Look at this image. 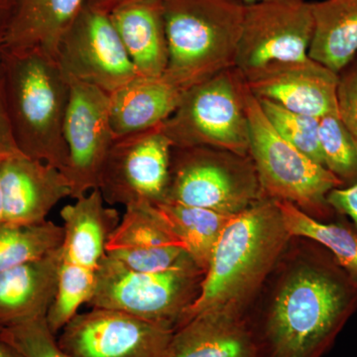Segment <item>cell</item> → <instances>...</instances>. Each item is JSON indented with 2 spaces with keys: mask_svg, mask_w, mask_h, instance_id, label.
Returning a JSON list of instances; mask_svg holds the SVG:
<instances>
[{
  "mask_svg": "<svg viewBox=\"0 0 357 357\" xmlns=\"http://www.w3.org/2000/svg\"><path fill=\"white\" fill-rule=\"evenodd\" d=\"M0 151L3 153L20 151L14 142L10 124L7 116L3 93H2L1 66H0Z\"/></svg>",
  "mask_w": 357,
  "mask_h": 357,
  "instance_id": "cell-33",
  "label": "cell"
},
{
  "mask_svg": "<svg viewBox=\"0 0 357 357\" xmlns=\"http://www.w3.org/2000/svg\"><path fill=\"white\" fill-rule=\"evenodd\" d=\"M262 197L250 156L210 147H173L165 201L234 215Z\"/></svg>",
  "mask_w": 357,
  "mask_h": 357,
  "instance_id": "cell-8",
  "label": "cell"
},
{
  "mask_svg": "<svg viewBox=\"0 0 357 357\" xmlns=\"http://www.w3.org/2000/svg\"><path fill=\"white\" fill-rule=\"evenodd\" d=\"M96 272L61 261L57 293L46 317L49 328L56 335L79 314V307L89 304L95 290Z\"/></svg>",
  "mask_w": 357,
  "mask_h": 357,
  "instance_id": "cell-27",
  "label": "cell"
},
{
  "mask_svg": "<svg viewBox=\"0 0 357 357\" xmlns=\"http://www.w3.org/2000/svg\"><path fill=\"white\" fill-rule=\"evenodd\" d=\"M109 16L137 76H163L168 44L162 0H131Z\"/></svg>",
  "mask_w": 357,
  "mask_h": 357,
  "instance_id": "cell-21",
  "label": "cell"
},
{
  "mask_svg": "<svg viewBox=\"0 0 357 357\" xmlns=\"http://www.w3.org/2000/svg\"><path fill=\"white\" fill-rule=\"evenodd\" d=\"M291 237L274 199L263 196L232 215L211 253L198 297L180 324L213 310L244 311Z\"/></svg>",
  "mask_w": 357,
  "mask_h": 357,
  "instance_id": "cell-2",
  "label": "cell"
},
{
  "mask_svg": "<svg viewBox=\"0 0 357 357\" xmlns=\"http://www.w3.org/2000/svg\"><path fill=\"white\" fill-rule=\"evenodd\" d=\"M68 76L112 95L137 77L109 14L84 3L59 44Z\"/></svg>",
  "mask_w": 357,
  "mask_h": 357,
  "instance_id": "cell-12",
  "label": "cell"
},
{
  "mask_svg": "<svg viewBox=\"0 0 357 357\" xmlns=\"http://www.w3.org/2000/svg\"><path fill=\"white\" fill-rule=\"evenodd\" d=\"M168 65L183 91L236 67L245 4L241 0H162Z\"/></svg>",
  "mask_w": 357,
  "mask_h": 357,
  "instance_id": "cell-4",
  "label": "cell"
},
{
  "mask_svg": "<svg viewBox=\"0 0 357 357\" xmlns=\"http://www.w3.org/2000/svg\"><path fill=\"white\" fill-rule=\"evenodd\" d=\"M176 328L114 310L79 312L58 344L70 357H170Z\"/></svg>",
  "mask_w": 357,
  "mask_h": 357,
  "instance_id": "cell-11",
  "label": "cell"
},
{
  "mask_svg": "<svg viewBox=\"0 0 357 357\" xmlns=\"http://www.w3.org/2000/svg\"><path fill=\"white\" fill-rule=\"evenodd\" d=\"M63 227L51 220L34 225L0 222V273L57 250Z\"/></svg>",
  "mask_w": 357,
  "mask_h": 357,
  "instance_id": "cell-26",
  "label": "cell"
},
{
  "mask_svg": "<svg viewBox=\"0 0 357 357\" xmlns=\"http://www.w3.org/2000/svg\"><path fill=\"white\" fill-rule=\"evenodd\" d=\"M9 18L8 0H0V52L3 43L4 35H6L7 23Z\"/></svg>",
  "mask_w": 357,
  "mask_h": 357,
  "instance_id": "cell-35",
  "label": "cell"
},
{
  "mask_svg": "<svg viewBox=\"0 0 357 357\" xmlns=\"http://www.w3.org/2000/svg\"><path fill=\"white\" fill-rule=\"evenodd\" d=\"M319 145L326 168L344 185L357 180V147L340 114L319 119Z\"/></svg>",
  "mask_w": 357,
  "mask_h": 357,
  "instance_id": "cell-28",
  "label": "cell"
},
{
  "mask_svg": "<svg viewBox=\"0 0 357 357\" xmlns=\"http://www.w3.org/2000/svg\"><path fill=\"white\" fill-rule=\"evenodd\" d=\"M241 1L245 4V6H248V4L259 3V2L266 1H276V0H241Z\"/></svg>",
  "mask_w": 357,
  "mask_h": 357,
  "instance_id": "cell-38",
  "label": "cell"
},
{
  "mask_svg": "<svg viewBox=\"0 0 357 357\" xmlns=\"http://www.w3.org/2000/svg\"><path fill=\"white\" fill-rule=\"evenodd\" d=\"M172 150V142L160 126L116 138L98 177V189L105 203H163Z\"/></svg>",
  "mask_w": 357,
  "mask_h": 357,
  "instance_id": "cell-9",
  "label": "cell"
},
{
  "mask_svg": "<svg viewBox=\"0 0 357 357\" xmlns=\"http://www.w3.org/2000/svg\"><path fill=\"white\" fill-rule=\"evenodd\" d=\"M328 203L338 215H347L357 229V180L328 192Z\"/></svg>",
  "mask_w": 357,
  "mask_h": 357,
  "instance_id": "cell-32",
  "label": "cell"
},
{
  "mask_svg": "<svg viewBox=\"0 0 357 357\" xmlns=\"http://www.w3.org/2000/svg\"><path fill=\"white\" fill-rule=\"evenodd\" d=\"M248 84L236 67L188 89L161 124L173 147H210L249 156Z\"/></svg>",
  "mask_w": 357,
  "mask_h": 357,
  "instance_id": "cell-6",
  "label": "cell"
},
{
  "mask_svg": "<svg viewBox=\"0 0 357 357\" xmlns=\"http://www.w3.org/2000/svg\"><path fill=\"white\" fill-rule=\"evenodd\" d=\"M61 248L0 273V328L46 318L57 293Z\"/></svg>",
  "mask_w": 357,
  "mask_h": 357,
  "instance_id": "cell-18",
  "label": "cell"
},
{
  "mask_svg": "<svg viewBox=\"0 0 357 357\" xmlns=\"http://www.w3.org/2000/svg\"><path fill=\"white\" fill-rule=\"evenodd\" d=\"M258 100L268 121L282 137L317 163L325 166L319 145V119L290 112L270 100Z\"/></svg>",
  "mask_w": 357,
  "mask_h": 357,
  "instance_id": "cell-29",
  "label": "cell"
},
{
  "mask_svg": "<svg viewBox=\"0 0 357 357\" xmlns=\"http://www.w3.org/2000/svg\"><path fill=\"white\" fill-rule=\"evenodd\" d=\"M0 357H20V356L9 345L0 340Z\"/></svg>",
  "mask_w": 357,
  "mask_h": 357,
  "instance_id": "cell-36",
  "label": "cell"
},
{
  "mask_svg": "<svg viewBox=\"0 0 357 357\" xmlns=\"http://www.w3.org/2000/svg\"><path fill=\"white\" fill-rule=\"evenodd\" d=\"M309 57L340 74L357 58V0L312 2Z\"/></svg>",
  "mask_w": 357,
  "mask_h": 357,
  "instance_id": "cell-23",
  "label": "cell"
},
{
  "mask_svg": "<svg viewBox=\"0 0 357 357\" xmlns=\"http://www.w3.org/2000/svg\"><path fill=\"white\" fill-rule=\"evenodd\" d=\"M3 222L34 225L47 222L50 211L70 197L67 178L55 167L15 151L0 164Z\"/></svg>",
  "mask_w": 357,
  "mask_h": 357,
  "instance_id": "cell-16",
  "label": "cell"
},
{
  "mask_svg": "<svg viewBox=\"0 0 357 357\" xmlns=\"http://www.w3.org/2000/svg\"><path fill=\"white\" fill-rule=\"evenodd\" d=\"M338 114L357 147V58L340 74Z\"/></svg>",
  "mask_w": 357,
  "mask_h": 357,
  "instance_id": "cell-31",
  "label": "cell"
},
{
  "mask_svg": "<svg viewBox=\"0 0 357 357\" xmlns=\"http://www.w3.org/2000/svg\"><path fill=\"white\" fill-rule=\"evenodd\" d=\"M246 83L256 98L277 103L290 112L317 119L340 114V74L310 57L267 66Z\"/></svg>",
  "mask_w": 357,
  "mask_h": 357,
  "instance_id": "cell-14",
  "label": "cell"
},
{
  "mask_svg": "<svg viewBox=\"0 0 357 357\" xmlns=\"http://www.w3.org/2000/svg\"><path fill=\"white\" fill-rule=\"evenodd\" d=\"M105 203L100 190L95 189L62 208L63 261L96 271L121 220L119 211Z\"/></svg>",
  "mask_w": 357,
  "mask_h": 357,
  "instance_id": "cell-20",
  "label": "cell"
},
{
  "mask_svg": "<svg viewBox=\"0 0 357 357\" xmlns=\"http://www.w3.org/2000/svg\"><path fill=\"white\" fill-rule=\"evenodd\" d=\"M273 294L262 316L249 318L260 357H323L357 311L356 279L323 246L289 269Z\"/></svg>",
  "mask_w": 357,
  "mask_h": 357,
  "instance_id": "cell-1",
  "label": "cell"
},
{
  "mask_svg": "<svg viewBox=\"0 0 357 357\" xmlns=\"http://www.w3.org/2000/svg\"><path fill=\"white\" fill-rule=\"evenodd\" d=\"M192 261L206 272L211 253L232 215L165 201L155 204Z\"/></svg>",
  "mask_w": 357,
  "mask_h": 357,
  "instance_id": "cell-24",
  "label": "cell"
},
{
  "mask_svg": "<svg viewBox=\"0 0 357 357\" xmlns=\"http://www.w3.org/2000/svg\"><path fill=\"white\" fill-rule=\"evenodd\" d=\"M184 91L165 77H134L109 96L110 123L115 137L161 126L177 109Z\"/></svg>",
  "mask_w": 357,
  "mask_h": 357,
  "instance_id": "cell-22",
  "label": "cell"
},
{
  "mask_svg": "<svg viewBox=\"0 0 357 357\" xmlns=\"http://www.w3.org/2000/svg\"><path fill=\"white\" fill-rule=\"evenodd\" d=\"M204 271L192 260L162 271H136L105 255L91 307L114 310L177 328L198 297Z\"/></svg>",
  "mask_w": 357,
  "mask_h": 357,
  "instance_id": "cell-7",
  "label": "cell"
},
{
  "mask_svg": "<svg viewBox=\"0 0 357 357\" xmlns=\"http://www.w3.org/2000/svg\"><path fill=\"white\" fill-rule=\"evenodd\" d=\"M2 93L16 147L33 159L68 165L64 121L69 77L57 60L40 50L1 51Z\"/></svg>",
  "mask_w": 357,
  "mask_h": 357,
  "instance_id": "cell-3",
  "label": "cell"
},
{
  "mask_svg": "<svg viewBox=\"0 0 357 357\" xmlns=\"http://www.w3.org/2000/svg\"><path fill=\"white\" fill-rule=\"evenodd\" d=\"M107 256L136 271H162L192 260L153 204L126 206Z\"/></svg>",
  "mask_w": 357,
  "mask_h": 357,
  "instance_id": "cell-15",
  "label": "cell"
},
{
  "mask_svg": "<svg viewBox=\"0 0 357 357\" xmlns=\"http://www.w3.org/2000/svg\"><path fill=\"white\" fill-rule=\"evenodd\" d=\"M248 84V83H246ZM245 107L249 123V156L252 160L263 196L285 201L317 220H328L335 211L328 192L344 183L325 166L293 146L268 121L248 86Z\"/></svg>",
  "mask_w": 357,
  "mask_h": 357,
  "instance_id": "cell-5",
  "label": "cell"
},
{
  "mask_svg": "<svg viewBox=\"0 0 357 357\" xmlns=\"http://www.w3.org/2000/svg\"><path fill=\"white\" fill-rule=\"evenodd\" d=\"M1 51L40 50L56 59L59 44L86 0H8Z\"/></svg>",
  "mask_w": 357,
  "mask_h": 357,
  "instance_id": "cell-19",
  "label": "cell"
},
{
  "mask_svg": "<svg viewBox=\"0 0 357 357\" xmlns=\"http://www.w3.org/2000/svg\"><path fill=\"white\" fill-rule=\"evenodd\" d=\"M131 0H86L84 3L103 13L109 14L114 9Z\"/></svg>",
  "mask_w": 357,
  "mask_h": 357,
  "instance_id": "cell-34",
  "label": "cell"
},
{
  "mask_svg": "<svg viewBox=\"0 0 357 357\" xmlns=\"http://www.w3.org/2000/svg\"><path fill=\"white\" fill-rule=\"evenodd\" d=\"M312 2L276 0L245 6L236 68L245 81L275 63L309 57Z\"/></svg>",
  "mask_w": 357,
  "mask_h": 357,
  "instance_id": "cell-10",
  "label": "cell"
},
{
  "mask_svg": "<svg viewBox=\"0 0 357 357\" xmlns=\"http://www.w3.org/2000/svg\"><path fill=\"white\" fill-rule=\"evenodd\" d=\"M69 81L64 121L68 165L62 173L69 182L70 198L79 199L98 189L103 162L116 137L110 123L109 95L73 77Z\"/></svg>",
  "mask_w": 357,
  "mask_h": 357,
  "instance_id": "cell-13",
  "label": "cell"
},
{
  "mask_svg": "<svg viewBox=\"0 0 357 357\" xmlns=\"http://www.w3.org/2000/svg\"><path fill=\"white\" fill-rule=\"evenodd\" d=\"M0 340L9 345L20 357H70L61 349L46 318L0 328Z\"/></svg>",
  "mask_w": 357,
  "mask_h": 357,
  "instance_id": "cell-30",
  "label": "cell"
},
{
  "mask_svg": "<svg viewBox=\"0 0 357 357\" xmlns=\"http://www.w3.org/2000/svg\"><path fill=\"white\" fill-rule=\"evenodd\" d=\"M170 357H260L244 311L201 312L176 328Z\"/></svg>",
  "mask_w": 357,
  "mask_h": 357,
  "instance_id": "cell-17",
  "label": "cell"
},
{
  "mask_svg": "<svg viewBox=\"0 0 357 357\" xmlns=\"http://www.w3.org/2000/svg\"><path fill=\"white\" fill-rule=\"evenodd\" d=\"M6 154L7 153L0 151V164H1V160ZM3 222V206H2L1 178H0V222Z\"/></svg>",
  "mask_w": 357,
  "mask_h": 357,
  "instance_id": "cell-37",
  "label": "cell"
},
{
  "mask_svg": "<svg viewBox=\"0 0 357 357\" xmlns=\"http://www.w3.org/2000/svg\"><path fill=\"white\" fill-rule=\"evenodd\" d=\"M275 203L291 236L304 237L323 246L357 280V229L354 223L323 222L289 202Z\"/></svg>",
  "mask_w": 357,
  "mask_h": 357,
  "instance_id": "cell-25",
  "label": "cell"
}]
</instances>
